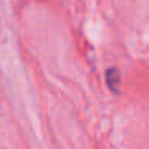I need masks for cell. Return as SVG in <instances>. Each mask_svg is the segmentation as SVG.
<instances>
[{"instance_id":"obj_1","label":"cell","mask_w":149,"mask_h":149,"mask_svg":"<svg viewBox=\"0 0 149 149\" xmlns=\"http://www.w3.org/2000/svg\"><path fill=\"white\" fill-rule=\"evenodd\" d=\"M106 82L107 87L111 88V91L119 93L120 91V72L117 68H109L106 71Z\"/></svg>"}]
</instances>
